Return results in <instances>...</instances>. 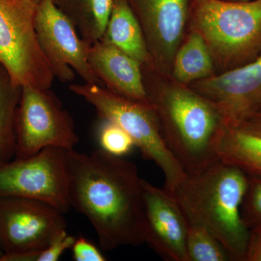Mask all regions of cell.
<instances>
[{
  "label": "cell",
  "mask_w": 261,
  "mask_h": 261,
  "mask_svg": "<svg viewBox=\"0 0 261 261\" xmlns=\"http://www.w3.org/2000/svg\"><path fill=\"white\" fill-rule=\"evenodd\" d=\"M15 159H25L49 147L71 150L80 138L69 112L48 89L23 87L15 113Z\"/></svg>",
  "instance_id": "obj_7"
},
{
  "label": "cell",
  "mask_w": 261,
  "mask_h": 261,
  "mask_svg": "<svg viewBox=\"0 0 261 261\" xmlns=\"http://www.w3.org/2000/svg\"><path fill=\"white\" fill-rule=\"evenodd\" d=\"M68 151L49 147L25 158L14 159L0 167V197L42 201L63 214L71 208Z\"/></svg>",
  "instance_id": "obj_8"
},
{
  "label": "cell",
  "mask_w": 261,
  "mask_h": 261,
  "mask_svg": "<svg viewBox=\"0 0 261 261\" xmlns=\"http://www.w3.org/2000/svg\"><path fill=\"white\" fill-rule=\"evenodd\" d=\"M236 1H250V0H236Z\"/></svg>",
  "instance_id": "obj_29"
},
{
  "label": "cell",
  "mask_w": 261,
  "mask_h": 261,
  "mask_svg": "<svg viewBox=\"0 0 261 261\" xmlns=\"http://www.w3.org/2000/svg\"><path fill=\"white\" fill-rule=\"evenodd\" d=\"M140 63L150 58L140 22L126 0H113V8L102 39Z\"/></svg>",
  "instance_id": "obj_16"
},
{
  "label": "cell",
  "mask_w": 261,
  "mask_h": 261,
  "mask_svg": "<svg viewBox=\"0 0 261 261\" xmlns=\"http://www.w3.org/2000/svg\"><path fill=\"white\" fill-rule=\"evenodd\" d=\"M34 0H0V64L20 87L50 89L55 76L38 40Z\"/></svg>",
  "instance_id": "obj_6"
},
{
  "label": "cell",
  "mask_w": 261,
  "mask_h": 261,
  "mask_svg": "<svg viewBox=\"0 0 261 261\" xmlns=\"http://www.w3.org/2000/svg\"><path fill=\"white\" fill-rule=\"evenodd\" d=\"M245 261H261V224L249 231Z\"/></svg>",
  "instance_id": "obj_25"
},
{
  "label": "cell",
  "mask_w": 261,
  "mask_h": 261,
  "mask_svg": "<svg viewBox=\"0 0 261 261\" xmlns=\"http://www.w3.org/2000/svg\"><path fill=\"white\" fill-rule=\"evenodd\" d=\"M101 149L113 155L123 157L129 153L135 142L121 127L111 121H103L99 132Z\"/></svg>",
  "instance_id": "obj_22"
},
{
  "label": "cell",
  "mask_w": 261,
  "mask_h": 261,
  "mask_svg": "<svg viewBox=\"0 0 261 261\" xmlns=\"http://www.w3.org/2000/svg\"><path fill=\"white\" fill-rule=\"evenodd\" d=\"M72 92L93 106L102 121L116 123L126 130L144 159L162 171L165 189L172 193L187 173L163 138L159 118L150 104L120 95L97 84L69 85Z\"/></svg>",
  "instance_id": "obj_5"
},
{
  "label": "cell",
  "mask_w": 261,
  "mask_h": 261,
  "mask_svg": "<svg viewBox=\"0 0 261 261\" xmlns=\"http://www.w3.org/2000/svg\"><path fill=\"white\" fill-rule=\"evenodd\" d=\"M75 261H106V257L93 243L84 237L75 239L71 248Z\"/></svg>",
  "instance_id": "obj_24"
},
{
  "label": "cell",
  "mask_w": 261,
  "mask_h": 261,
  "mask_svg": "<svg viewBox=\"0 0 261 261\" xmlns=\"http://www.w3.org/2000/svg\"><path fill=\"white\" fill-rule=\"evenodd\" d=\"M64 215L42 201L0 197V247L3 255L46 248L66 230Z\"/></svg>",
  "instance_id": "obj_9"
},
{
  "label": "cell",
  "mask_w": 261,
  "mask_h": 261,
  "mask_svg": "<svg viewBox=\"0 0 261 261\" xmlns=\"http://www.w3.org/2000/svg\"><path fill=\"white\" fill-rule=\"evenodd\" d=\"M68 165L70 206L89 220L101 249L145 243L143 178L135 163L101 148L73 149Z\"/></svg>",
  "instance_id": "obj_1"
},
{
  "label": "cell",
  "mask_w": 261,
  "mask_h": 261,
  "mask_svg": "<svg viewBox=\"0 0 261 261\" xmlns=\"http://www.w3.org/2000/svg\"><path fill=\"white\" fill-rule=\"evenodd\" d=\"M146 91L163 138L187 174L200 173L219 161L214 145L224 120L214 104L178 83Z\"/></svg>",
  "instance_id": "obj_3"
},
{
  "label": "cell",
  "mask_w": 261,
  "mask_h": 261,
  "mask_svg": "<svg viewBox=\"0 0 261 261\" xmlns=\"http://www.w3.org/2000/svg\"><path fill=\"white\" fill-rule=\"evenodd\" d=\"M241 215L249 230L261 224V177L248 176L247 191L241 206Z\"/></svg>",
  "instance_id": "obj_23"
},
{
  "label": "cell",
  "mask_w": 261,
  "mask_h": 261,
  "mask_svg": "<svg viewBox=\"0 0 261 261\" xmlns=\"http://www.w3.org/2000/svg\"><path fill=\"white\" fill-rule=\"evenodd\" d=\"M145 243L168 261H187L189 222L172 193L143 179Z\"/></svg>",
  "instance_id": "obj_13"
},
{
  "label": "cell",
  "mask_w": 261,
  "mask_h": 261,
  "mask_svg": "<svg viewBox=\"0 0 261 261\" xmlns=\"http://www.w3.org/2000/svg\"><path fill=\"white\" fill-rule=\"evenodd\" d=\"M21 89L0 64V167L15 157V113Z\"/></svg>",
  "instance_id": "obj_19"
},
{
  "label": "cell",
  "mask_w": 261,
  "mask_h": 261,
  "mask_svg": "<svg viewBox=\"0 0 261 261\" xmlns=\"http://www.w3.org/2000/svg\"><path fill=\"white\" fill-rule=\"evenodd\" d=\"M87 58L94 74L106 88L128 99L149 104L139 62L103 39L89 46Z\"/></svg>",
  "instance_id": "obj_14"
},
{
  "label": "cell",
  "mask_w": 261,
  "mask_h": 261,
  "mask_svg": "<svg viewBox=\"0 0 261 261\" xmlns=\"http://www.w3.org/2000/svg\"><path fill=\"white\" fill-rule=\"evenodd\" d=\"M247 185V175L218 161L200 173L187 174L172 192L189 224L207 228L233 261H245L246 253L250 230L241 206Z\"/></svg>",
  "instance_id": "obj_2"
},
{
  "label": "cell",
  "mask_w": 261,
  "mask_h": 261,
  "mask_svg": "<svg viewBox=\"0 0 261 261\" xmlns=\"http://www.w3.org/2000/svg\"><path fill=\"white\" fill-rule=\"evenodd\" d=\"M188 87L214 104L226 123L247 121L261 111V53L243 66Z\"/></svg>",
  "instance_id": "obj_12"
},
{
  "label": "cell",
  "mask_w": 261,
  "mask_h": 261,
  "mask_svg": "<svg viewBox=\"0 0 261 261\" xmlns=\"http://www.w3.org/2000/svg\"><path fill=\"white\" fill-rule=\"evenodd\" d=\"M54 4L73 24L87 45L102 39L113 0H53Z\"/></svg>",
  "instance_id": "obj_17"
},
{
  "label": "cell",
  "mask_w": 261,
  "mask_h": 261,
  "mask_svg": "<svg viewBox=\"0 0 261 261\" xmlns=\"http://www.w3.org/2000/svg\"><path fill=\"white\" fill-rule=\"evenodd\" d=\"M243 122H246L248 124L251 125L252 126L261 130V111L257 113L255 116L251 117L250 119Z\"/></svg>",
  "instance_id": "obj_26"
},
{
  "label": "cell",
  "mask_w": 261,
  "mask_h": 261,
  "mask_svg": "<svg viewBox=\"0 0 261 261\" xmlns=\"http://www.w3.org/2000/svg\"><path fill=\"white\" fill-rule=\"evenodd\" d=\"M34 1H35V2H36V3H37V4H38V3H39V2H40V1H41V0H34Z\"/></svg>",
  "instance_id": "obj_28"
},
{
  "label": "cell",
  "mask_w": 261,
  "mask_h": 261,
  "mask_svg": "<svg viewBox=\"0 0 261 261\" xmlns=\"http://www.w3.org/2000/svg\"><path fill=\"white\" fill-rule=\"evenodd\" d=\"M138 19L152 69L171 74L190 20L192 0H126Z\"/></svg>",
  "instance_id": "obj_11"
},
{
  "label": "cell",
  "mask_w": 261,
  "mask_h": 261,
  "mask_svg": "<svg viewBox=\"0 0 261 261\" xmlns=\"http://www.w3.org/2000/svg\"><path fill=\"white\" fill-rule=\"evenodd\" d=\"M35 28L55 78L70 83L76 73L85 83L104 87L89 65V46L82 40L73 24L57 8L53 0H41L38 3Z\"/></svg>",
  "instance_id": "obj_10"
},
{
  "label": "cell",
  "mask_w": 261,
  "mask_h": 261,
  "mask_svg": "<svg viewBox=\"0 0 261 261\" xmlns=\"http://www.w3.org/2000/svg\"><path fill=\"white\" fill-rule=\"evenodd\" d=\"M210 49L202 35L192 29L185 42L178 47L172 66L173 78L178 84L188 86L216 75Z\"/></svg>",
  "instance_id": "obj_18"
},
{
  "label": "cell",
  "mask_w": 261,
  "mask_h": 261,
  "mask_svg": "<svg viewBox=\"0 0 261 261\" xmlns=\"http://www.w3.org/2000/svg\"><path fill=\"white\" fill-rule=\"evenodd\" d=\"M75 239L65 230L43 250L3 255L0 261H58L66 250L72 248Z\"/></svg>",
  "instance_id": "obj_21"
},
{
  "label": "cell",
  "mask_w": 261,
  "mask_h": 261,
  "mask_svg": "<svg viewBox=\"0 0 261 261\" xmlns=\"http://www.w3.org/2000/svg\"><path fill=\"white\" fill-rule=\"evenodd\" d=\"M187 261L231 260L224 247L207 228L189 224L187 237Z\"/></svg>",
  "instance_id": "obj_20"
},
{
  "label": "cell",
  "mask_w": 261,
  "mask_h": 261,
  "mask_svg": "<svg viewBox=\"0 0 261 261\" xmlns=\"http://www.w3.org/2000/svg\"><path fill=\"white\" fill-rule=\"evenodd\" d=\"M216 158L248 176L261 177V130L246 122L226 123L214 145Z\"/></svg>",
  "instance_id": "obj_15"
},
{
  "label": "cell",
  "mask_w": 261,
  "mask_h": 261,
  "mask_svg": "<svg viewBox=\"0 0 261 261\" xmlns=\"http://www.w3.org/2000/svg\"><path fill=\"white\" fill-rule=\"evenodd\" d=\"M190 20L205 39L217 74L261 53V0H192Z\"/></svg>",
  "instance_id": "obj_4"
},
{
  "label": "cell",
  "mask_w": 261,
  "mask_h": 261,
  "mask_svg": "<svg viewBox=\"0 0 261 261\" xmlns=\"http://www.w3.org/2000/svg\"><path fill=\"white\" fill-rule=\"evenodd\" d=\"M3 252L2 251L1 247H0V259L2 258V257H3Z\"/></svg>",
  "instance_id": "obj_27"
}]
</instances>
